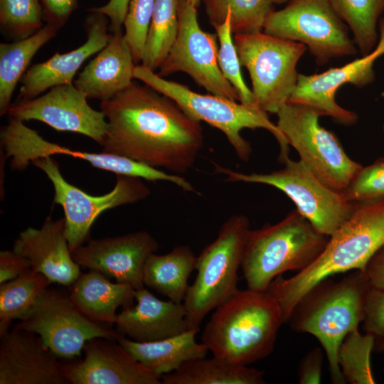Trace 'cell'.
<instances>
[{
	"instance_id": "obj_1",
	"label": "cell",
	"mask_w": 384,
	"mask_h": 384,
	"mask_svg": "<svg viewBox=\"0 0 384 384\" xmlns=\"http://www.w3.org/2000/svg\"><path fill=\"white\" fill-rule=\"evenodd\" d=\"M100 110L108 124L103 151L180 175L193 166L203 146L200 122L145 84L133 81L102 101Z\"/></svg>"
},
{
	"instance_id": "obj_2",
	"label": "cell",
	"mask_w": 384,
	"mask_h": 384,
	"mask_svg": "<svg viewBox=\"0 0 384 384\" xmlns=\"http://www.w3.org/2000/svg\"><path fill=\"white\" fill-rule=\"evenodd\" d=\"M350 217L329 238L321 253L294 275L277 277L266 289L279 304L283 321L300 299L321 281L340 273L363 271L384 246V199L353 203Z\"/></svg>"
},
{
	"instance_id": "obj_3",
	"label": "cell",
	"mask_w": 384,
	"mask_h": 384,
	"mask_svg": "<svg viewBox=\"0 0 384 384\" xmlns=\"http://www.w3.org/2000/svg\"><path fill=\"white\" fill-rule=\"evenodd\" d=\"M283 324L280 306L270 294L238 289L215 309L201 342L213 356L248 366L273 351Z\"/></svg>"
},
{
	"instance_id": "obj_4",
	"label": "cell",
	"mask_w": 384,
	"mask_h": 384,
	"mask_svg": "<svg viewBox=\"0 0 384 384\" xmlns=\"http://www.w3.org/2000/svg\"><path fill=\"white\" fill-rule=\"evenodd\" d=\"M370 287L361 270L349 272L339 281L326 278L300 299L288 319L292 329L310 334L320 342L333 383H346L338 363V349L345 336L362 322Z\"/></svg>"
},
{
	"instance_id": "obj_5",
	"label": "cell",
	"mask_w": 384,
	"mask_h": 384,
	"mask_svg": "<svg viewBox=\"0 0 384 384\" xmlns=\"http://www.w3.org/2000/svg\"><path fill=\"white\" fill-rule=\"evenodd\" d=\"M329 238L297 209L277 223L251 230L241 265L247 288L265 292L284 272L303 270L321 253Z\"/></svg>"
},
{
	"instance_id": "obj_6",
	"label": "cell",
	"mask_w": 384,
	"mask_h": 384,
	"mask_svg": "<svg viewBox=\"0 0 384 384\" xmlns=\"http://www.w3.org/2000/svg\"><path fill=\"white\" fill-rule=\"evenodd\" d=\"M134 78L169 97L190 118L204 122L220 130L226 137L238 157L247 161L252 154L250 143L241 135L244 129L262 128L277 141L279 159L289 157V144L267 113L256 105H250L213 95H203L191 90L187 86L168 80L142 65H136Z\"/></svg>"
},
{
	"instance_id": "obj_7",
	"label": "cell",
	"mask_w": 384,
	"mask_h": 384,
	"mask_svg": "<svg viewBox=\"0 0 384 384\" xmlns=\"http://www.w3.org/2000/svg\"><path fill=\"white\" fill-rule=\"evenodd\" d=\"M250 230L245 215H233L197 257V274L183 302L188 330L198 332L206 316L238 289V270Z\"/></svg>"
},
{
	"instance_id": "obj_8",
	"label": "cell",
	"mask_w": 384,
	"mask_h": 384,
	"mask_svg": "<svg viewBox=\"0 0 384 384\" xmlns=\"http://www.w3.org/2000/svg\"><path fill=\"white\" fill-rule=\"evenodd\" d=\"M233 39L240 64L249 72L256 105L277 114L296 88L297 65L307 47L263 31L235 33Z\"/></svg>"
},
{
	"instance_id": "obj_9",
	"label": "cell",
	"mask_w": 384,
	"mask_h": 384,
	"mask_svg": "<svg viewBox=\"0 0 384 384\" xmlns=\"http://www.w3.org/2000/svg\"><path fill=\"white\" fill-rule=\"evenodd\" d=\"M282 163V169L266 174H244L214 166L217 173L226 176L225 181L265 184L280 190L319 232L329 237L350 217L354 203L324 183L300 160L288 157Z\"/></svg>"
},
{
	"instance_id": "obj_10",
	"label": "cell",
	"mask_w": 384,
	"mask_h": 384,
	"mask_svg": "<svg viewBox=\"0 0 384 384\" xmlns=\"http://www.w3.org/2000/svg\"><path fill=\"white\" fill-rule=\"evenodd\" d=\"M277 126L299 160L330 188L343 193L362 165L351 159L331 132L321 127L311 109L287 102L277 112Z\"/></svg>"
},
{
	"instance_id": "obj_11",
	"label": "cell",
	"mask_w": 384,
	"mask_h": 384,
	"mask_svg": "<svg viewBox=\"0 0 384 384\" xmlns=\"http://www.w3.org/2000/svg\"><path fill=\"white\" fill-rule=\"evenodd\" d=\"M348 28L330 0H291L271 11L263 26L266 33L304 44L319 65L356 53Z\"/></svg>"
},
{
	"instance_id": "obj_12",
	"label": "cell",
	"mask_w": 384,
	"mask_h": 384,
	"mask_svg": "<svg viewBox=\"0 0 384 384\" xmlns=\"http://www.w3.org/2000/svg\"><path fill=\"white\" fill-rule=\"evenodd\" d=\"M4 156L10 159L13 170L22 171L34 161L53 155H66L87 161L93 167L116 175L138 177L149 181H166L187 192H194L193 185L178 174H169L124 156L102 151L75 150L50 142L23 121L9 118L0 132Z\"/></svg>"
},
{
	"instance_id": "obj_13",
	"label": "cell",
	"mask_w": 384,
	"mask_h": 384,
	"mask_svg": "<svg viewBox=\"0 0 384 384\" xmlns=\"http://www.w3.org/2000/svg\"><path fill=\"white\" fill-rule=\"evenodd\" d=\"M32 164L43 171L53 184V203L63 208L65 235L71 252L90 239V228L102 213L137 203L151 193L144 179L117 175L112 191L102 196H92L68 182L52 156L37 159Z\"/></svg>"
},
{
	"instance_id": "obj_14",
	"label": "cell",
	"mask_w": 384,
	"mask_h": 384,
	"mask_svg": "<svg viewBox=\"0 0 384 384\" xmlns=\"http://www.w3.org/2000/svg\"><path fill=\"white\" fill-rule=\"evenodd\" d=\"M33 332L59 358L79 356L86 342L94 338L117 339L119 334L109 326L95 323L74 305L68 294L47 288L16 324Z\"/></svg>"
},
{
	"instance_id": "obj_15",
	"label": "cell",
	"mask_w": 384,
	"mask_h": 384,
	"mask_svg": "<svg viewBox=\"0 0 384 384\" xmlns=\"http://www.w3.org/2000/svg\"><path fill=\"white\" fill-rule=\"evenodd\" d=\"M196 8L188 0H180L178 33L157 74L164 78L185 73L210 94L240 102L219 67L217 35L201 29Z\"/></svg>"
},
{
	"instance_id": "obj_16",
	"label": "cell",
	"mask_w": 384,
	"mask_h": 384,
	"mask_svg": "<svg viewBox=\"0 0 384 384\" xmlns=\"http://www.w3.org/2000/svg\"><path fill=\"white\" fill-rule=\"evenodd\" d=\"M87 99L73 83L60 85L36 97L16 100L7 114L23 122L40 121L58 131L78 133L102 146L107 122L104 113L92 108Z\"/></svg>"
},
{
	"instance_id": "obj_17",
	"label": "cell",
	"mask_w": 384,
	"mask_h": 384,
	"mask_svg": "<svg viewBox=\"0 0 384 384\" xmlns=\"http://www.w3.org/2000/svg\"><path fill=\"white\" fill-rule=\"evenodd\" d=\"M379 38L375 48L343 66L330 68L321 73L299 74L298 82L287 102L307 107L321 116L331 117L344 125L356 122L357 114L341 107L335 99L338 89L351 83L363 87L374 80L373 64L384 55V18L378 23Z\"/></svg>"
},
{
	"instance_id": "obj_18",
	"label": "cell",
	"mask_w": 384,
	"mask_h": 384,
	"mask_svg": "<svg viewBox=\"0 0 384 384\" xmlns=\"http://www.w3.org/2000/svg\"><path fill=\"white\" fill-rule=\"evenodd\" d=\"M158 248L155 238L142 230L116 237L90 238L85 245L73 250L72 256L80 267L129 284L137 290L144 287L146 262Z\"/></svg>"
},
{
	"instance_id": "obj_19",
	"label": "cell",
	"mask_w": 384,
	"mask_h": 384,
	"mask_svg": "<svg viewBox=\"0 0 384 384\" xmlns=\"http://www.w3.org/2000/svg\"><path fill=\"white\" fill-rule=\"evenodd\" d=\"M83 359L63 363L71 384H161L156 375L114 338H94L86 342Z\"/></svg>"
},
{
	"instance_id": "obj_20",
	"label": "cell",
	"mask_w": 384,
	"mask_h": 384,
	"mask_svg": "<svg viewBox=\"0 0 384 384\" xmlns=\"http://www.w3.org/2000/svg\"><path fill=\"white\" fill-rule=\"evenodd\" d=\"M0 338V384H68L63 363L36 334L15 325Z\"/></svg>"
},
{
	"instance_id": "obj_21",
	"label": "cell",
	"mask_w": 384,
	"mask_h": 384,
	"mask_svg": "<svg viewBox=\"0 0 384 384\" xmlns=\"http://www.w3.org/2000/svg\"><path fill=\"white\" fill-rule=\"evenodd\" d=\"M88 12L84 21L85 42L74 50L55 53L47 60L31 66L20 80L17 100L32 99L54 86L73 83L83 63L106 46L112 36L108 33L109 18L100 13Z\"/></svg>"
},
{
	"instance_id": "obj_22",
	"label": "cell",
	"mask_w": 384,
	"mask_h": 384,
	"mask_svg": "<svg viewBox=\"0 0 384 384\" xmlns=\"http://www.w3.org/2000/svg\"><path fill=\"white\" fill-rule=\"evenodd\" d=\"M13 250L52 282L69 287L82 273L72 256L64 218L53 220L48 216L41 228L25 229L14 240Z\"/></svg>"
},
{
	"instance_id": "obj_23",
	"label": "cell",
	"mask_w": 384,
	"mask_h": 384,
	"mask_svg": "<svg viewBox=\"0 0 384 384\" xmlns=\"http://www.w3.org/2000/svg\"><path fill=\"white\" fill-rule=\"evenodd\" d=\"M136 304L117 314L116 331L138 342H150L188 330L183 303L164 301L144 287L135 290Z\"/></svg>"
},
{
	"instance_id": "obj_24",
	"label": "cell",
	"mask_w": 384,
	"mask_h": 384,
	"mask_svg": "<svg viewBox=\"0 0 384 384\" xmlns=\"http://www.w3.org/2000/svg\"><path fill=\"white\" fill-rule=\"evenodd\" d=\"M136 65L122 31L113 33L73 84L87 99L107 100L133 82Z\"/></svg>"
},
{
	"instance_id": "obj_25",
	"label": "cell",
	"mask_w": 384,
	"mask_h": 384,
	"mask_svg": "<svg viewBox=\"0 0 384 384\" xmlns=\"http://www.w3.org/2000/svg\"><path fill=\"white\" fill-rule=\"evenodd\" d=\"M69 287V297L90 320L105 326L115 324L117 309L134 304L135 289L122 282H112L106 275L89 270L81 273Z\"/></svg>"
},
{
	"instance_id": "obj_26",
	"label": "cell",
	"mask_w": 384,
	"mask_h": 384,
	"mask_svg": "<svg viewBox=\"0 0 384 384\" xmlns=\"http://www.w3.org/2000/svg\"><path fill=\"white\" fill-rule=\"evenodd\" d=\"M198 332L188 330L164 339L138 342L119 334L117 341L137 361L161 378L178 369L184 363L206 357V346L196 341Z\"/></svg>"
},
{
	"instance_id": "obj_27",
	"label": "cell",
	"mask_w": 384,
	"mask_h": 384,
	"mask_svg": "<svg viewBox=\"0 0 384 384\" xmlns=\"http://www.w3.org/2000/svg\"><path fill=\"white\" fill-rule=\"evenodd\" d=\"M197 257L188 245H181L164 255L151 254L143 273L144 286L176 303H182L186 295L188 277L196 270Z\"/></svg>"
},
{
	"instance_id": "obj_28",
	"label": "cell",
	"mask_w": 384,
	"mask_h": 384,
	"mask_svg": "<svg viewBox=\"0 0 384 384\" xmlns=\"http://www.w3.org/2000/svg\"><path fill=\"white\" fill-rule=\"evenodd\" d=\"M161 384H264V371L213 356L188 361L164 374Z\"/></svg>"
},
{
	"instance_id": "obj_29",
	"label": "cell",
	"mask_w": 384,
	"mask_h": 384,
	"mask_svg": "<svg viewBox=\"0 0 384 384\" xmlns=\"http://www.w3.org/2000/svg\"><path fill=\"white\" fill-rule=\"evenodd\" d=\"M59 30L45 24L24 39L0 43V115L7 114L17 84L28 69L36 53L53 38Z\"/></svg>"
},
{
	"instance_id": "obj_30",
	"label": "cell",
	"mask_w": 384,
	"mask_h": 384,
	"mask_svg": "<svg viewBox=\"0 0 384 384\" xmlns=\"http://www.w3.org/2000/svg\"><path fill=\"white\" fill-rule=\"evenodd\" d=\"M52 283L43 274L30 269L14 279L0 284V336L21 320L40 294Z\"/></svg>"
},
{
	"instance_id": "obj_31",
	"label": "cell",
	"mask_w": 384,
	"mask_h": 384,
	"mask_svg": "<svg viewBox=\"0 0 384 384\" xmlns=\"http://www.w3.org/2000/svg\"><path fill=\"white\" fill-rule=\"evenodd\" d=\"M180 0H155L141 65L159 69L174 44L178 29Z\"/></svg>"
},
{
	"instance_id": "obj_32",
	"label": "cell",
	"mask_w": 384,
	"mask_h": 384,
	"mask_svg": "<svg viewBox=\"0 0 384 384\" xmlns=\"http://www.w3.org/2000/svg\"><path fill=\"white\" fill-rule=\"evenodd\" d=\"M340 16L352 31L353 40L363 55L376 46L377 28L384 12V0H330Z\"/></svg>"
},
{
	"instance_id": "obj_33",
	"label": "cell",
	"mask_w": 384,
	"mask_h": 384,
	"mask_svg": "<svg viewBox=\"0 0 384 384\" xmlns=\"http://www.w3.org/2000/svg\"><path fill=\"white\" fill-rule=\"evenodd\" d=\"M210 24L215 27L230 16L233 33L263 31L265 21L273 11L272 0H203Z\"/></svg>"
},
{
	"instance_id": "obj_34",
	"label": "cell",
	"mask_w": 384,
	"mask_h": 384,
	"mask_svg": "<svg viewBox=\"0 0 384 384\" xmlns=\"http://www.w3.org/2000/svg\"><path fill=\"white\" fill-rule=\"evenodd\" d=\"M374 344L373 336L367 333L361 334L358 329L345 336L338 349V363L346 383H376L370 364V354Z\"/></svg>"
},
{
	"instance_id": "obj_35",
	"label": "cell",
	"mask_w": 384,
	"mask_h": 384,
	"mask_svg": "<svg viewBox=\"0 0 384 384\" xmlns=\"http://www.w3.org/2000/svg\"><path fill=\"white\" fill-rule=\"evenodd\" d=\"M43 26L39 0H0V27L10 40L30 37Z\"/></svg>"
},
{
	"instance_id": "obj_36",
	"label": "cell",
	"mask_w": 384,
	"mask_h": 384,
	"mask_svg": "<svg viewBox=\"0 0 384 384\" xmlns=\"http://www.w3.org/2000/svg\"><path fill=\"white\" fill-rule=\"evenodd\" d=\"M214 28L219 41L218 60L223 75L237 92L241 103L256 105L252 92L247 86L241 73V64L232 36L230 16H226L225 21Z\"/></svg>"
},
{
	"instance_id": "obj_37",
	"label": "cell",
	"mask_w": 384,
	"mask_h": 384,
	"mask_svg": "<svg viewBox=\"0 0 384 384\" xmlns=\"http://www.w3.org/2000/svg\"><path fill=\"white\" fill-rule=\"evenodd\" d=\"M155 0H130L123 26L124 37L134 62L141 63L153 14Z\"/></svg>"
},
{
	"instance_id": "obj_38",
	"label": "cell",
	"mask_w": 384,
	"mask_h": 384,
	"mask_svg": "<svg viewBox=\"0 0 384 384\" xmlns=\"http://www.w3.org/2000/svg\"><path fill=\"white\" fill-rule=\"evenodd\" d=\"M342 193L351 203L384 199V158L362 166Z\"/></svg>"
},
{
	"instance_id": "obj_39",
	"label": "cell",
	"mask_w": 384,
	"mask_h": 384,
	"mask_svg": "<svg viewBox=\"0 0 384 384\" xmlns=\"http://www.w3.org/2000/svg\"><path fill=\"white\" fill-rule=\"evenodd\" d=\"M363 328L375 341L384 338V290L370 287L366 294Z\"/></svg>"
},
{
	"instance_id": "obj_40",
	"label": "cell",
	"mask_w": 384,
	"mask_h": 384,
	"mask_svg": "<svg viewBox=\"0 0 384 384\" xmlns=\"http://www.w3.org/2000/svg\"><path fill=\"white\" fill-rule=\"evenodd\" d=\"M46 24L60 30L78 9V0H39Z\"/></svg>"
},
{
	"instance_id": "obj_41",
	"label": "cell",
	"mask_w": 384,
	"mask_h": 384,
	"mask_svg": "<svg viewBox=\"0 0 384 384\" xmlns=\"http://www.w3.org/2000/svg\"><path fill=\"white\" fill-rule=\"evenodd\" d=\"M323 356V351L319 347H316L306 353L299 366V383H320L322 374Z\"/></svg>"
},
{
	"instance_id": "obj_42",
	"label": "cell",
	"mask_w": 384,
	"mask_h": 384,
	"mask_svg": "<svg viewBox=\"0 0 384 384\" xmlns=\"http://www.w3.org/2000/svg\"><path fill=\"white\" fill-rule=\"evenodd\" d=\"M31 268L28 260L13 250L0 252V284L15 279Z\"/></svg>"
},
{
	"instance_id": "obj_43",
	"label": "cell",
	"mask_w": 384,
	"mask_h": 384,
	"mask_svg": "<svg viewBox=\"0 0 384 384\" xmlns=\"http://www.w3.org/2000/svg\"><path fill=\"white\" fill-rule=\"evenodd\" d=\"M130 0H109L97 7L87 9V11L97 12L106 16L110 21L109 29L111 33L122 31Z\"/></svg>"
},
{
	"instance_id": "obj_44",
	"label": "cell",
	"mask_w": 384,
	"mask_h": 384,
	"mask_svg": "<svg viewBox=\"0 0 384 384\" xmlns=\"http://www.w3.org/2000/svg\"><path fill=\"white\" fill-rule=\"evenodd\" d=\"M363 272L371 287L384 290V246L370 258Z\"/></svg>"
},
{
	"instance_id": "obj_45",
	"label": "cell",
	"mask_w": 384,
	"mask_h": 384,
	"mask_svg": "<svg viewBox=\"0 0 384 384\" xmlns=\"http://www.w3.org/2000/svg\"><path fill=\"white\" fill-rule=\"evenodd\" d=\"M373 351L378 352L384 351V338L375 341Z\"/></svg>"
},
{
	"instance_id": "obj_46",
	"label": "cell",
	"mask_w": 384,
	"mask_h": 384,
	"mask_svg": "<svg viewBox=\"0 0 384 384\" xmlns=\"http://www.w3.org/2000/svg\"><path fill=\"white\" fill-rule=\"evenodd\" d=\"M202 0H188V2L198 7Z\"/></svg>"
},
{
	"instance_id": "obj_47",
	"label": "cell",
	"mask_w": 384,
	"mask_h": 384,
	"mask_svg": "<svg viewBox=\"0 0 384 384\" xmlns=\"http://www.w3.org/2000/svg\"><path fill=\"white\" fill-rule=\"evenodd\" d=\"M287 1L288 0H272L273 4H278L284 3V2Z\"/></svg>"
},
{
	"instance_id": "obj_48",
	"label": "cell",
	"mask_w": 384,
	"mask_h": 384,
	"mask_svg": "<svg viewBox=\"0 0 384 384\" xmlns=\"http://www.w3.org/2000/svg\"><path fill=\"white\" fill-rule=\"evenodd\" d=\"M384 129V128H383Z\"/></svg>"
}]
</instances>
